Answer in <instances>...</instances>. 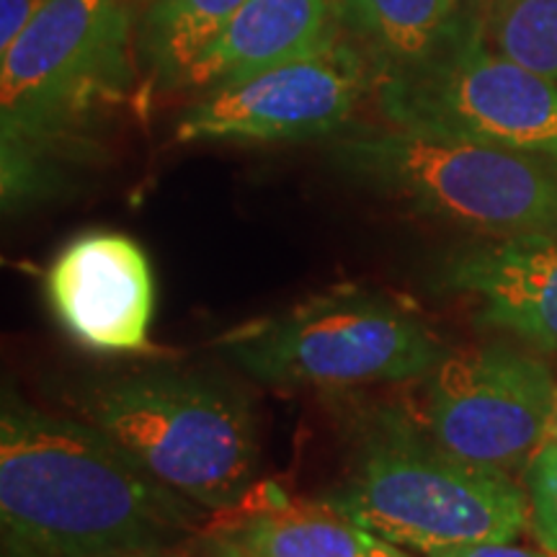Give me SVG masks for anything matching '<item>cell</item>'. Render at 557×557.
I'll return each instance as SVG.
<instances>
[{
	"label": "cell",
	"mask_w": 557,
	"mask_h": 557,
	"mask_svg": "<svg viewBox=\"0 0 557 557\" xmlns=\"http://www.w3.org/2000/svg\"><path fill=\"white\" fill-rule=\"evenodd\" d=\"M209 517L88 421L47 413L3 387V537L41 557L163 553L189 545Z\"/></svg>",
	"instance_id": "6da1fadb"
},
{
	"label": "cell",
	"mask_w": 557,
	"mask_h": 557,
	"mask_svg": "<svg viewBox=\"0 0 557 557\" xmlns=\"http://www.w3.org/2000/svg\"><path fill=\"white\" fill-rule=\"evenodd\" d=\"M132 21L124 0H47L0 52V191L5 212L70 186L103 111L127 99Z\"/></svg>",
	"instance_id": "7a4b0ae2"
},
{
	"label": "cell",
	"mask_w": 557,
	"mask_h": 557,
	"mask_svg": "<svg viewBox=\"0 0 557 557\" xmlns=\"http://www.w3.org/2000/svg\"><path fill=\"white\" fill-rule=\"evenodd\" d=\"M325 504L421 555L513 542L529 529L527 487L506 472L449 455L395 406H372L357 416L351 468Z\"/></svg>",
	"instance_id": "3957f363"
},
{
	"label": "cell",
	"mask_w": 557,
	"mask_h": 557,
	"mask_svg": "<svg viewBox=\"0 0 557 557\" xmlns=\"http://www.w3.org/2000/svg\"><path fill=\"white\" fill-rule=\"evenodd\" d=\"M70 406L152 478L209 513L259 485L261 444L250 400L207 372L148 369L75 387Z\"/></svg>",
	"instance_id": "277c9868"
},
{
	"label": "cell",
	"mask_w": 557,
	"mask_h": 557,
	"mask_svg": "<svg viewBox=\"0 0 557 557\" xmlns=\"http://www.w3.org/2000/svg\"><path fill=\"white\" fill-rule=\"evenodd\" d=\"M333 165L377 197L487 240L557 238V163L406 129L336 139Z\"/></svg>",
	"instance_id": "5b68a950"
},
{
	"label": "cell",
	"mask_w": 557,
	"mask_h": 557,
	"mask_svg": "<svg viewBox=\"0 0 557 557\" xmlns=\"http://www.w3.org/2000/svg\"><path fill=\"white\" fill-rule=\"evenodd\" d=\"M214 348L261 385L292 389L423 380L449 351L408 302L367 287H336L248 320Z\"/></svg>",
	"instance_id": "8992f818"
},
{
	"label": "cell",
	"mask_w": 557,
	"mask_h": 557,
	"mask_svg": "<svg viewBox=\"0 0 557 557\" xmlns=\"http://www.w3.org/2000/svg\"><path fill=\"white\" fill-rule=\"evenodd\" d=\"M372 88L395 129L472 139L557 163V86L493 50L485 26L431 65L380 75Z\"/></svg>",
	"instance_id": "52a82bcc"
},
{
	"label": "cell",
	"mask_w": 557,
	"mask_h": 557,
	"mask_svg": "<svg viewBox=\"0 0 557 557\" xmlns=\"http://www.w3.org/2000/svg\"><path fill=\"white\" fill-rule=\"evenodd\" d=\"M557 372L506 344L447 351L426 377V431L449 455L527 472L549 436Z\"/></svg>",
	"instance_id": "ba28073f"
},
{
	"label": "cell",
	"mask_w": 557,
	"mask_h": 557,
	"mask_svg": "<svg viewBox=\"0 0 557 557\" xmlns=\"http://www.w3.org/2000/svg\"><path fill=\"white\" fill-rule=\"evenodd\" d=\"M374 86L359 47L284 62L238 83L207 90L176 124L178 143H302L331 137Z\"/></svg>",
	"instance_id": "9c48e42d"
},
{
	"label": "cell",
	"mask_w": 557,
	"mask_h": 557,
	"mask_svg": "<svg viewBox=\"0 0 557 557\" xmlns=\"http://www.w3.org/2000/svg\"><path fill=\"white\" fill-rule=\"evenodd\" d=\"M52 315L88 351L122 357L150 346L156 278L135 238L90 230L54 256L45 274Z\"/></svg>",
	"instance_id": "30bf717a"
},
{
	"label": "cell",
	"mask_w": 557,
	"mask_h": 557,
	"mask_svg": "<svg viewBox=\"0 0 557 557\" xmlns=\"http://www.w3.org/2000/svg\"><path fill=\"white\" fill-rule=\"evenodd\" d=\"M186 549L194 557H413L325 500H295L274 483L212 513Z\"/></svg>",
	"instance_id": "8fae6325"
},
{
	"label": "cell",
	"mask_w": 557,
	"mask_h": 557,
	"mask_svg": "<svg viewBox=\"0 0 557 557\" xmlns=\"http://www.w3.org/2000/svg\"><path fill=\"white\" fill-rule=\"evenodd\" d=\"M438 282L478 315L542 351H557V238L487 240L451 253Z\"/></svg>",
	"instance_id": "7c38bea8"
},
{
	"label": "cell",
	"mask_w": 557,
	"mask_h": 557,
	"mask_svg": "<svg viewBox=\"0 0 557 557\" xmlns=\"http://www.w3.org/2000/svg\"><path fill=\"white\" fill-rule=\"evenodd\" d=\"M338 0H246L184 88L212 90L318 54L336 41Z\"/></svg>",
	"instance_id": "4fadbf2b"
},
{
	"label": "cell",
	"mask_w": 557,
	"mask_h": 557,
	"mask_svg": "<svg viewBox=\"0 0 557 557\" xmlns=\"http://www.w3.org/2000/svg\"><path fill=\"white\" fill-rule=\"evenodd\" d=\"M338 21L374 78L431 65L485 26L468 0H338Z\"/></svg>",
	"instance_id": "5bb4252c"
},
{
	"label": "cell",
	"mask_w": 557,
	"mask_h": 557,
	"mask_svg": "<svg viewBox=\"0 0 557 557\" xmlns=\"http://www.w3.org/2000/svg\"><path fill=\"white\" fill-rule=\"evenodd\" d=\"M246 0H150L139 24V54L152 90L184 88Z\"/></svg>",
	"instance_id": "9a60e30c"
},
{
	"label": "cell",
	"mask_w": 557,
	"mask_h": 557,
	"mask_svg": "<svg viewBox=\"0 0 557 557\" xmlns=\"http://www.w3.org/2000/svg\"><path fill=\"white\" fill-rule=\"evenodd\" d=\"M485 39L557 86V0H491Z\"/></svg>",
	"instance_id": "2e32d148"
},
{
	"label": "cell",
	"mask_w": 557,
	"mask_h": 557,
	"mask_svg": "<svg viewBox=\"0 0 557 557\" xmlns=\"http://www.w3.org/2000/svg\"><path fill=\"white\" fill-rule=\"evenodd\" d=\"M529 532L540 547L557 553V444L547 442L524 472Z\"/></svg>",
	"instance_id": "e0dca14e"
},
{
	"label": "cell",
	"mask_w": 557,
	"mask_h": 557,
	"mask_svg": "<svg viewBox=\"0 0 557 557\" xmlns=\"http://www.w3.org/2000/svg\"><path fill=\"white\" fill-rule=\"evenodd\" d=\"M45 3L47 0H0V52L9 50Z\"/></svg>",
	"instance_id": "ac0fdd59"
},
{
	"label": "cell",
	"mask_w": 557,
	"mask_h": 557,
	"mask_svg": "<svg viewBox=\"0 0 557 557\" xmlns=\"http://www.w3.org/2000/svg\"><path fill=\"white\" fill-rule=\"evenodd\" d=\"M426 557H557V553H549L545 547H519L513 542H483V545L434 549Z\"/></svg>",
	"instance_id": "d6986e66"
},
{
	"label": "cell",
	"mask_w": 557,
	"mask_h": 557,
	"mask_svg": "<svg viewBox=\"0 0 557 557\" xmlns=\"http://www.w3.org/2000/svg\"><path fill=\"white\" fill-rule=\"evenodd\" d=\"M0 557H41L39 553H34V549L24 547L21 542L11 540V537H3V547H0Z\"/></svg>",
	"instance_id": "ffe728a7"
},
{
	"label": "cell",
	"mask_w": 557,
	"mask_h": 557,
	"mask_svg": "<svg viewBox=\"0 0 557 557\" xmlns=\"http://www.w3.org/2000/svg\"><path fill=\"white\" fill-rule=\"evenodd\" d=\"M116 557H194L189 549H163V553H137V555H116Z\"/></svg>",
	"instance_id": "44dd1931"
},
{
	"label": "cell",
	"mask_w": 557,
	"mask_h": 557,
	"mask_svg": "<svg viewBox=\"0 0 557 557\" xmlns=\"http://www.w3.org/2000/svg\"><path fill=\"white\" fill-rule=\"evenodd\" d=\"M547 442L557 444V393H555V408H553V421H549V436Z\"/></svg>",
	"instance_id": "7402d4cb"
},
{
	"label": "cell",
	"mask_w": 557,
	"mask_h": 557,
	"mask_svg": "<svg viewBox=\"0 0 557 557\" xmlns=\"http://www.w3.org/2000/svg\"><path fill=\"white\" fill-rule=\"evenodd\" d=\"M468 5L485 18V11H487V5H491V0H468Z\"/></svg>",
	"instance_id": "603a6c76"
}]
</instances>
